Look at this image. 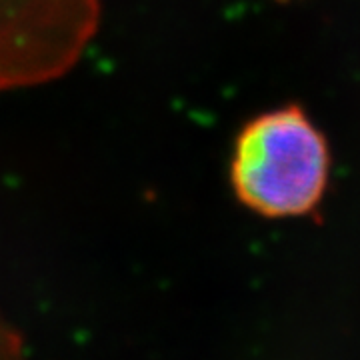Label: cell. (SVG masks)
<instances>
[{
	"instance_id": "obj_1",
	"label": "cell",
	"mask_w": 360,
	"mask_h": 360,
	"mask_svg": "<svg viewBox=\"0 0 360 360\" xmlns=\"http://www.w3.org/2000/svg\"><path fill=\"white\" fill-rule=\"evenodd\" d=\"M330 176L328 144L295 104L255 116L238 132L231 162L238 202L264 219L307 217Z\"/></svg>"
},
{
	"instance_id": "obj_2",
	"label": "cell",
	"mask_w": 360,
	"mask_h": 360,
	"mask_svg": "<svg viewBox=\"0 0 360 360\" xmlns=\"http://www.w3.org/2000/svg\"><path fill=\"white\" fill-rule=\"evenodd\" d=\"M101 25V0H0V92L68 75Z\"/></svg>"
}]
</instances>
